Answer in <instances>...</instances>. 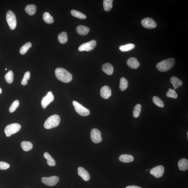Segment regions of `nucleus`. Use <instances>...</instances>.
I'll use <instances>...</instances> for the list:
<instances>
[{"mask_svg": "<svg viewBox=\"0 0 188 188\" xmlns=\"http://www.w3.org/2000/svg\"><path fill=\"white\" fill-rule=\"evenodd\" d=\"M128 82L125 77H122L120 80L119 88L122 91H125L128 87Z\"/></svg>", "mask_w": 188, "mask_h": 188, "instance_id": "25", "label": "nucleus"}, {"mask_svg": "<svg viewBox=\"0 0 188 188\" xmlns=\"http://www.w3.org/2000/svg\"><path fill=\"white\" fill-rule=\"evenodd\" d=\"M119 159L122 162L129 163L132 162L134 160V158L132 155L128 154H123L119 157Z\"/></svg>", "mask_w": 188, "mask_h": 188, "instance_id": "21", "label": "nucleus"}, {"mask_svg": "<svg viewBox=\"0 0 188 188\" xmlns=\"http://www.w3.org/2000/svg\"><path fill=\"white\" fill-rule=\"evenodd\" d=\"M21 146L23 150L25 151H30L33 148V145L29 142H22L21 144Z\"/></svg>", "mask_w": 188, "mask_h": 188, "instance_id": "22", "label": "nucleus"}, {"mask_svg": "<svg viewBox=\"0 0 188 188\" xmlns=\"http://www.w3.org/2000/svg\"><path fill=\"white\" fill-rule=\"evenodd\" d=\"M78 174L84 181H89L90 178L88 171L82 167L78 168Z\"/></svg>", "mask_w": 188, "mask_h": 188, "instance_id": "14", "label": "nucleus"}, {"mask_svg": "<svg viewBox=\"0 0 188 188\" xmlns=\"http://www.w3.org/2000/svg\"><path fill=\"white\" fill-rule=\"evenodd\" d=\"M21 128V126L19 124L13 123L8 125L5 129L4 132L6 136L9 137L11 135L19 132Z\"/></svg>", "mask_w": 188, "mask_h": 188, "instance_id": "5", "label": "nucleus"}, {"mask_svg": "<svg viewBox=\"0 0 188 188\" xmlns=\"http://www.w3.org/2000/svg\"><path fill=\"white\" fill-rule=\"evenodd\" d=\"M166 96L168 97L172 98H173L176 99L178 97V95L174 90L169 89L168 92L166 93Z\"/></svg>", "mask_w": 188, "mask_h": 188, "instance_id": "35", "label": "nucleus"}, {"mask_svg": "<svg viewBox=\"0 0 188 188\" xmlns=\"http://www.w3.org/2000/svg\"><path fill=\"white\" fill-rule=\"evenodd\" d=\"M30 72L27 71L24 74V76L23 78L21 81V84H22L23 86H26L28 84V80L30 79Z\"/></svg>", "mask_w": 188, "mask_h": 188, "instance_id": "34", "label": "nucleus"}, {"mask_svg": "<svg viewBox=\"0 0 188 188\" xmlns=\"http://www.w3.org/2000/svg\"><path fill=\"white\" fill-rule=\"evenodd\" d=\"M113 0H104L103 6L104 10L108 12L111 10L113 7Z\"/></svg>", "mask_w": 188, "mask_h": 188, "instance_id": "28", "label": "nucleus"}, {"mask_svg": "<svg viewBox=\"0 0 188 188\" xmlns=\"http://www.w3.org/2000/svg\"><path fill=\"white\" fill-rule=\"evenodd\" d=\"M68 36L66 32H63L58 35V40L59 42L62 44H64L67 42Z\"/></svg>", "mask_w": 188, "mask_h": 188, "instance_id": "24", "label": "nucleus"}, {"mask_svg": "<svg viewBox=\"0 0 188 188\" xmlns=\"http://www.w3.org/2000/svg\"><path fill=\"white\" fill-rule=\"evenodd\" d=\"M32 46V44L30 42H27L21 47L20 50V53L21 55L25 54Z\"/></svg>", "mask_w": 188, "mask_h": 188, "instance_id": "31", "label": "nucleus"}, {"mask_svg": "<svg viewBox=\"0 0 188 188\" xmlns=\"http://www.w3.org/2000/svg\"><path fill=\"white\" fill-rule=\"evenodd\" d=\"M36 9V6L35 5H28L26 6L25 11L29 15H32L35 14Z\"/></svg>", "mask_w": 188, "mask_h": 188, "instance_id": "20", "label": "nucleus"}, {"mask_svg": "<svg viewBox=\"0 0 188 188\" xmlns=\"http://www.w3.org/2000/svg\"><path fill=\"white\" fill-rule=\"evenodd\" d=\"M2 89H1V88H0V94H1V93H2Z\"/></svg>", "mask_w": 188, "mask_h": 188, "instance_id": "39", "label": "nucleus"}, {"mask_svg": "<svg viewBox=\"0 0 188 188\" xmlns=\"http://www.w3.org/2000/svg\"><path fill=\"white\" fill-rule=\"evenodd\" d=\"M142 110V106L139 104H137L134 107L133 112V117L135 118L138 117L140 115Z\"/></svg>", "mask_w": 188, "mask_h": 188, "instance_id": "32", "label": "nucleus"}, {"mask_svg": "<svg viewBox=\"0 0 188 188\" xmlns=\"http://www.w3.org/2000/svg\"><path fill=\"white\" fill-rule=\"evenodd\" d=\"M127 64L129 67L133 69H137L140 66V63L137 59L134 57L129 58L127 61Z\"/></svg>", "mask_w": 188, "mask_h": 188, "instance_id": "15", "label": "nucleus"}, {"mask_svg": "<svg viewBox=\"0 0 188 188\" xmlns=\"http://www.w3.org/2000/svg\"><path fill=\"white\" fill-rule=\"evenodd\" d=\"M153 100L154 104L156 105L161 108L164 107V103L163 101L160 98L157 96H153Z\"/></svg>", "mask_w": 188, "mask_h": 188, "instance_id": "33", "label": "nucleus"}, {"mask_svg": "<svg viewBox=\"0 0 188 188\" xmlns=\"http://www.w3.org/2000/svg\"><path fill=\"white\" fill-rule=\"evenodd\" d=\"M72 103L75 111L79 115L83 117H86L90 115V111L89 109L84 107L79 103L76 101H73Z\"/></svg>", "mask_w": 188, "mask_h": 188, "instance_id": "6", "label": "nucleus"}, {"mask_svg": "<svg viewBox=\"0 0 188 188\" xmlns=\"http://www.w3.org/2000/svg\"><path fill=\"white\" fill-rule=\"evenodd\" d=\"M96 45V41L94 40H91L89 42H86L80 45L78 48V50L80 52L91 51L94 49Z\"/></svg>", "mask_w": 188, "mask_h": 188, "instance_id": "7", "label": "nucleus"}, {"mask_svg": "<svg viewBox=\"0 0 188 188\" xmlns=\"http://www.w3.org/2000/svg\"><path fill=\"white\" fill-rule=\"evenodd\" d=\"M175 60L173 58H169L162 61L157 64L156 67L158 71L166 72L169 71L174 66Z\"/></svg>", "mask_w": 188, "mask_h": 188, "instance_id": "2", "label": "nucleus"}, {"mask_svg": "<svg viewBox=\"0 0 188 188\" xmlns=\"http://www.w3.org/2000/svg\"><path fill=\"white\" fill-rule=\"evenodd\" d=\"M135 45L133 44H128L124 45H122L119 49L122 52L129 51L135 48Z\"/></svg>", "mask_w": 188, "mask_h": 188, "instance_id": "29", "label": "nucleus"}, {"mask_svg": "<svg viewBox=\"0 0 188 188\" xmlns=\"http://www.w3.org/2000/svg\"><path fill=\"white\" fill-rule=\"evenodd\" d=\"M10 165L4 162H0V170H5L9 169Z\"/></svg>", "mask_w": 188, "mask_h": 188, "instance_id": "37", "label": "nucleus"}, {"mask_svg": "<svg viewBox=\"0 0 188 188\" xmlns=\"http://www.w3.org/2000/svg\"><path fill=\"white\" fill-rule=\"evenodd\" d=\"M44 157L47 160V163L50 166H55L56 164L55 160L52 158L49 154L45 152L44 154Z\"/></svg>", "mask_w": 188, "mask_h": 188, "instance_id": "23", "label": "nucleus"}, {"mask_svg": "<svg viewBox=\"0 0 188 188\" xmlns=\"http://www.w3.org/2000/svg\"><path fill=\"white\" fill-rule=\"evenodd\" d=\"M126 188H142L141 187H139V186H138L132 185V186H127V187H126Z\"/></svg>", "mask_w": 188, "mask_h": 188, "instance_id": "38", "label": "nucleus"}, {"mask_svg": "<svg viewBox=\"0 0 188 188\" xmlns=\"http://www.w3.org/2000/svg\"><path fill=\"white\" fill-rule=\"evenodd\" d=\"M41 180L42 182L46 185L52 186L56 185L58 183L59 179L58 176H52L49 177H42Z\"/></svg>", "mask_w": 188, "mask_h": 188, "instance_id": "8", "label": "nucleus"}, {"mask_svg": "<svg viewBox=\"0 0 188 188\" xmlns=\"http://www.w3.org/2000/svg\"><path fill=\"white\" fill-rule=\"evenodd\" d=\"M150 170V169H149L147 170H146V171H147L148 170Z\"/></svg>", "mask_w": 188, "mask_h": 188, "instance_id": "41", "label": "nucleus"}, {"mask_svg": "<svg viewBox=\"0 0 188 188\" xmlns=\"http://www.w3.org/2000/svg\"><path fill=\"white\" fill-rule=\"evenodd\" d=\"M6 19L10 29L12 30L15 29L17 25V21L14 13L12 11H8L6 14Z\"/></svg>", "mask_w": 188, "mask_h": 188, "instance_id": "4", "label": "nucleus"}, {"mask_svg": "<svg viewBox=\"0 0 188 188\" xmlns=\"http://www.w3.org/2000/svg\"><path fill=\"white\" fill-rule=\"evenodd\" d=\"M179 169L181 171H185L188 169V160L183 158L179 160L178 162Z\"/></svg>", "mask_w": 188, "mask_h": 188, "instance_id": "19", "label": "nucleus"}, {"mask_svg": "<svg viewBox=\"0 0 188 188\" xmlns=\"http://www.w3.org/2000/svg\"><path fill=\"white\" fill-rule=\"evenodd\" d=\"M55 73L57 78L64 83L69 82L72 80V75L65 69L57 68L55 70Z\"/></svg>", "mask_w": 188, "mask_h": 188, "instance_id": "1", "label": "nucleus"}, {"mask_svg": "<svg viewBox=\"0 0 188 188\" xmlns=\"http://www.w3.org/2000/svg\"><path fill=\"white\" fill-rule=\"evenodd\" d=\"M19 101L18 100H15L13 102L9 108V112L12 113L15 111L16 109L19 107Z\"/></svg>", "mask_w": 188, "mask_h": 188, "instance_id": "36", "label": "nucleus"}, {"mask_svg": "<svg viewBox=\"0 0 188 188\" xmlns=\"http://www.w3.org/2000/svg\"><path fill=\"white\" fill-rule=\"evenodd\" d=\"M164 171L163 166L160 165L153 168L150 171V174L156 178H159L162 176Z\"/></svg>", "mask_w": 188, "mask_h": 188, "instance_id": "12", "label": "nucleus"}, {"mask_svg": "<svg viewBox=\"0 0 188 188\" xmlns=\"http://www.w3.org/2000/svg\"><path fill=\"white\" fill-rule=\"evenodd\" d=\"M170 82L172 84L174 89L175 90L179 86H182L183 84L182 81L176 76L172 77L170 79Z\"/></svg>", "mask_w": 188, "mask_h": 188, "instance_id": "17", "label": "nucleus"}, {"mask_svg": "<svg viewBox=\"0 0 188 188\" xmlns=\"http://www.w3.org/2000/svg\"><path fill=\"white\" fill-rule=\"evenodd\" d=\"M91 138L94 143L96 144L100 143L102 141L101 132L97 129L94 128L91 130Z\"/></svg>", "mask_w": 188, "mask_h": 188, "instance_id": "9", "label": "nucleus"}, {"mask_svg": "<svg viewBox=\"0 0 188 188\" xmlns=\"http://www.w3.org/2000/svg\"><path fill=\"white\" fill-rule=\"evenodd\" d=\"M60 117L58 115H54L50 116L47 118L44 124V127L47 129H50L56 127L60 122Z\"/></svg>", "mask_w": 188, "mask_h": 188, "instance_id": "3", "label": "nucleus"}, {"mask_svg": "<svg viewBox=\"0 0 188 188\" xmlns=\"http://www.w3.org/2000/svg\"><path fill=\"white\" fill-rule=\"evenodd\" d=\"M54 100V96L51 91L47 93L46 96L42 98L41 101V105L42 108L45 109L51 102H53Z\"/></svg>", "mask_w": 188, "mask_h": 188, "instance_id": "11", "label": "nucleus"}, {"mask_svg": "<svg viewBox=\"0 0 188 188\" xmlns=\"http://www.w3.org/2000/svg\"><path fill=\"white\" fill-rule=\"evenodd\" d=\"M43 19L44 21L48 24H52L54 22L53 17H52L49 13L47 12L44 13L43 14Z\"/></svg>", "mask_w": 188, "mask_h": 188, "instance_id": "27", "label": "nucleus"}, {"mask_svg": "<svg viewBox=\"0 0 188 188\" xmlns=\"http://www.w3.org/2000/svg\"><path fill=\"white\" fill-rule=\"evenodd\" d=\"M112 90L109 86H105L101 88L100 94L101 97L105 99L109 98L112 96Z\"/></svg>", "mask_w": 188, "mask_h": 188, "instance_id": "13", "label": "nucleus"}, {"mask_svg": "<svg viewBox=\"0 0 188 188\" xmlns=\"http://www.w3.org/2000/svg\"><path fill=\"white\" fill-rule=\"evenodd\" d=\"M142 25L145 28L152 29L156 28L157 24L153 19L150 18H146L142 21Z\"/></svg>", "mask_w": 188, "mask_h": 188, "instance_id": "10", "label": "nucleus"}, {"mask_svg": "<svg viewBox=\"0 0 188 188\" xmlns=\"http://www.w3.org/2000/svg\"><path fill=\"white\" fill-rule=\"evenodd\" d=\"M77 33L81 35H86L89 33L90 29L89 27L83 25H79L76 28Z\"/></svg>", "mask_w": 188, "mask_h": 188, "instance_id": "18", "label": "nucleus"}, {"mask_svg": "<svg viewBox=\"0 0 188 188\" xmlns=\"http://www.w3.org/2000/svg\"><path fill=\"white\" fill-rule=\"evenodd\" d=\"M187 138H188V131H187Z\"/></svg>", "mask_w": 188, "mask_h": 188, "instance_id": "40", "label": "nucleus"}, {"mask_svg": "<svg viewBox=\"0 0 188 188\" xmlns=\"http://www.w3.org/2000/svg\"><path fill=\"white\" fill-rule=\"evenodd\" d=\"M102 69L103 71L107 75H112L113 73V67L110 63H104L102 65Z\"/></svg>", "mask_w": 188, "mask_h": 188, "instance_id": "16", "label": "nucleus"}, {"mask_svg": "<svg viewBox=\"0 0 188 188\" xmlns=\"http://www.w3.org/2000/svg\"><path fill=\"white\" fill-rule=\"evenodd\" d=\"M71 14L73 17L81 19H85L86 18V16L82 13L76 10L72 9L71 11Z\"/></svg>", "mask_w": 188, "mask_h": 188, "instance_id": "26", "label": "nucleus"}, {"mask_svg": "<svg viewBox=\"0 0 188 188\" xmlns=\"http://www.w3.org/2000/svg\"><path fill=\"white\" fill-rule=\"evenodd\" d=\"M5 78L6 82L9 84H11L13 81L14 74L12 71H9L5 75Z\"/></svg>", "mask_w": 188, "mask_h": 188, "instance_id": "30", "label": "nucleus"}, {"mask_svg": "<svg viewBox=\"0 0 188 188\" xmlns=\"http://www.w3.org/2000/svg\"><path fill=\"white\" fill-rule=\"evenodd\" d=\"M7 70V69H5V70H6H6Z\"/></svg>", "mask_w": 188, "mask_h": 188, "instance_id": "42", "label": "nucleus"}]
</instances>
